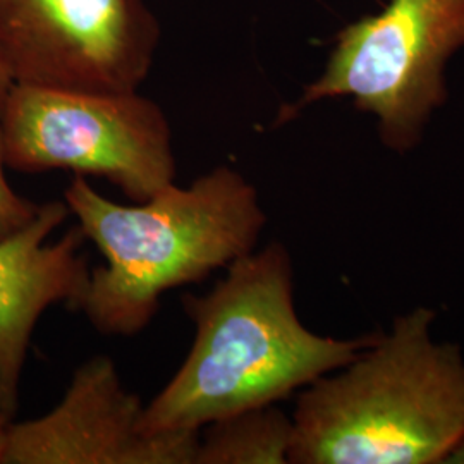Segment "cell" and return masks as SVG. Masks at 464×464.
Listing matches in <instances>:
<instances>
[{
  "instance_id": "6da1fadb",
  "label": "cell",
  "mask_w": 464,
  "mask_h": 464,
  "mask_svg": "<svg viewBox=\"0 0 464 464\" xmlns=\"http://www.w3.org/2000/svg\"><path fill=\"white\" fill-rule=\"evenodd\" d=\"M191 349L140 420L147 435L199 431L218 418L277 404L368 348L375 334L335 339L296 314L293 262L282 243L253 249L203 296L184 295Z\"/></svg>"
},
{
  "instance_id": "7a4b0ae2",
  "label": "cell",
  "mask_w": 464,
  "mask_h": 464,
  "mask_svg": "<svg viewBox=\"0 0 464 464\" xmlns=\"http://www.w3.org/2000/svg\"><path fill=\"white\" fill-rule=\"evenodd\" d=\"M64 201L103 256L76 310L114 337L145 331L167 291L205 281L256 249L266 224L256 188L229 166L133 205L105 198L74 176Z\"/></svg>"
},
{
  "instance_id": "3957f363",
  "label": "cell",
  "mask_w": 464,
  "mask_h": 464,
  "mask_svg": "<svg viewBox=\"0 0 464 464\" xmlns=\"http://www.w3.org/2000/svg\"><path fill=\"white\" fill-rule=\"evenodd\" d=\"M433 320L427 306L394 318L348 365L303 387L289 463H446L464 437V356L431 339Z\"/></svg>"
},
{
  "instance_id": "277c9868",
  "label": "cell",
  "mask_w": 464,
  "mask_h": 464,
  "mask_svg": "<svg viewBox=\"0 0 464 464\" xmlns=\"http://www.w3.org/2000/svg\"><path fill=\"white\" fill-rule=\"evenodd\" d=\"M0 131L4 164L16 172L97 176L133 203L176 183L169 119L138 92L14 83L0 111Z\"/></svg>"
},
{
  "instance_id": "5b68a950",
  "label": "cell",
  "mask_w": 464,
  "mask_h": 464,
  "mask_svg": "<svg viewBox=\"0 0 464 464\" xmlns=\"http://www.w3.org/2000/svg\"><path fill=\"white\" fill-rule=\"evenodd\" d=\"M464 47V0H391L337 34L324 72L296 102L282 107L284 124L320 100L353 99L377 119L382 143L415 149L435 109L448 99L444 69Z\"/></svg>"
},
{
  "instance_id": "8992f818",
  "label": "cell",
  "mask_w": 464,
  "mask_h": 464,
  "mask_svg": "<svg viewBox=\"0 0 464 464\" xmlns=\"http://www.w3.org/2000/svg\"><path fill=\"white\" fill-rule=\"evenodd\" d=\"M159 44L147 0H0V55L14 83L138 92Z\"/></svg>"
},
{
  "instance_id": "52a82bcc",
  "label": "cell",
  "mask_w": 464,
  "mask_h": 464,
  "mask_svg": "<svg viewBox=\"0 0 464 464\" xmlns=\"http://www.w3.org/2000/svg\"><path fill=\"white\" fill-rule=\"evenodd\" d=\"M143 410L116 362L93 356L47 415L9 423L2 464H193L198 431L147 435Z\"/></svg>"
},
{
  "instance_id": "ba28073f",
  "label": "cell",
  "mask_w": 464,
  "mask_h": 464,
  "mask_svg": "<svg viewBox=\"0 0 464 464\" xmlns=\"http://www.w3.org/2000/svg\"><path fill=\"white\" fill-rule=\"evenodd\" d=\"M66 201L40 205L36 216L0 241V411L14 418L34 327L53 304L76 310L90 277L83 231L49 239L69 217Z\"/></svg>"
},
{
  "instance_id": "9c48e42d",
  "label": "cell",
  "mask_w": 464,
  "mask_h": 464,
  "mask_svg": "<svg viewBox=\"0 0 464 464\" xmlns=\"http://www.w3.org/2000/svg\"><path fill=\"white\" fill-rule=\"evenodd\" d=\"M293 420L276 404L218 418L198 431L193 464H285Z\"/></svg>"
},
{
  "instance_id": "30bf717a",
  "label": "cell",
  "mask_w": 464,
  "mask_h": 464,
  "mask_svg": "<svg viewBox=\"0 0 464 464\" xmlns=\"http://www.w3.org/2000/svg\"><path fill=\"white\" fill-rule=\"evenodd\" d=\"M0 131V241L23 229L38 212L40 205L16 193L5 178Z\"/></svg>"
},
{
  "instance_id": "8fae6325",
  "label": "cell",
  "mask_w": 464,
  "mask_h": 464,
  "mask_svg": "<svg viewBox=\"0 0 464 464\" xmlns=\"http://www.w3.org/2000/svg\"><path fill=\"white\" fill-rule=\"evenodd\" d=\"M13 84H14V82H13L7 67H5L4 61H2V55H0V111H2L4 103H5V99H7Z\"/></svg>"
},
{
  "instance_id": "7c38bea8",
  "label": "cell",
  "mask_w": 464,
  "mask_h": 464,
  "mask_svg": "<svg viewBox=\"0 0 464 464\" xmlns=\"http://www.w3.org/2000/svg\"><path fill=\"white\" fill-rule=\"evenodd\" d=\"M9 423H11V418L4 415L0 411V464L4 459V452H5V439H7V429H9Z\"/></svg>"
},
{
  "instance_id": "4fadbf2b",
  "label": "cell",
  "mask_w": 464,
  "mask_h": 464,
  "mask_svg": "<svg viewBox=\"0 0 464 464\" xmlns=\"http://www.w3.org/2000/svg\"><path fill=\"white\" fill-rule=\"evenodd\" d=\"M446 463H464V437L459 440V444L452 449L449 454Z\"/></svg>"
}]
</instances>
